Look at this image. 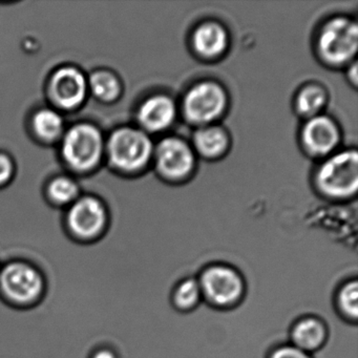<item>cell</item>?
Segmentation results:
<instances>
[{
    "label": "cell",
    "mask_w": 358,
    "mask_h": 358,
    "mask_svg": "<svg viewBox=\"0 0 358 358\" xmlns=\"http://www.w3.org/2000/svg\"><path fill=\"white\" fill-rule=\"evenodd\" d=\"M33 125L37 135L45 141H55L64 133V119L57 112L50 108L39 110L35 115Z\"/></svg>",
    "instance_id": "cell-18"
},
{
    "label": "cell",
    "mask_w": 358,
    "mask_h": 358,
    "mask_svg": "<svg viewBox=\"0 0 358 358\" xmlns=\"http://www.w3.org/2000/svg\"><path fill=\"white\" fill-rule=\"evenodd\" d=\"M318 187L334 198L353 196L358 186V158L355 150L334 155L317 171Z\"/></svg>",
    "instance_id": "cell-5"
},
{
    "label": "cell",
    "mask_w": 358,
    "mask_h": 358,
    "mask_svg": "<svg viewBox=\"0 0 358 358\" xmlns=\"http://www.w3.org/2000/svg\"><path fill=\"white\" fill-rule=\"evenodd\" d=\"M47 289L41 269L29 261L8 262L0 268V297L15 308H30L38 303Z\"/></svg>",
    "instance_id": "cell-2"
},
{
    "label": "cell",
    "mask_w": 358,
    "mask_h": 358,
    "mask_svg": "<svg viewBox=\"0 0 358 358\" xmlns=\"http://www.w3.org/2000/svg\"><path fill=\"white\" fill-rule=\"evenodd\" d=\"M196 278L203 301L213 309L229 311L238 307L246 297V280L240 270L230 264H209Z\"/></svg>",
    "instance_id": "cell-1"
},
{
    "label": "cell",
    "mask_w": 358,
    "mask_h": 358,
    "mask_svg": "<svg viewBox=\"0 0 358 358\" xmlns=\"http://www.w3.org/2000/svg\"><path fill=\"white\" fill-rule=\"evenodd\" d=\"M89 89L96 98L103 102H112L120 95L121 85L116 76L108 72H97L90 78Z\"/></svg>",
    "instance_id": "cell-19"
},
{
    "label": "cell",
    "mask_w": 358,
    "mask_h": 358,
    "mask_svg": "<svg viewBox=\"0 0 358 358\" xmlns=\"http://www.w3.org/2000/svg\"><path fill=\"white\" fill-rule=\"evenodd\" d=\"M171 303L173 311L182 314L196 311L203 301L200 285L196 276H185L171 288Z\"/></svg>",
    "instance_id": "cell-15"
},
{
    "label": "cell",
    "mask_w": 358,
    "mask_h": 358,
    "mask_svg": "<svg viewBox=\"0 0 358 358\" xmlns=\"http://www.w3.org/2000/svg\"><path fill=\"white\" fill-rule=\"evenodd\" d=\"M152 150L148 134L131 127L115 131L108 143V158L113 166L127 173L144 169L152 158Z\"/></svg>",
    "instance_id": "cell-3"
},
{
    "label": "cell",
    "mask_w": 358,
    "mask_h": 358,
    "mask_svg": "<svg viewBox=\"0 0 358 358\" xmlns=\"http://www.w3.org/2000/svg\"><path fill=\"white\" fill-rule=\"evenodd\" d=\"M87 91L89 83L78 69L66 66L56 71L52 77V97L64 110L79 108L85 101Z\"/></svg>",
    "instance_id": "cell-10"
},
{
    "label": "cell",
    "mask_w": 358,
    "mask_h": 358,
    "mask_svg": "<svg viewBox=\"0 0 358 358\" xmlns=\"http://www.w3.org/2000/svg\"><path fill=\"white\" fill-rule=\"evenodd\" d=\"M303 144L311 154L324 156L332 152L339 141V131L334 121L327 116H315L306 123L301 134Z\"/></svg>",
    "instance_id": "cell-12"
},
{
    "label": "cell",
    "mask_w": 358,
    "mask_h": 358,
    "mask_svg": "<svg viewBox=\"0 0 358 358\" xmlns=\"http://www.w3.org/2000/svg\"><path fill=\"white\" fill-rule=\"evenodd\" d=\"M334 306L343 320L356 324L358 318V282L349 278L337 289Z\"/></svg>",
    "instance_id": "cell-17"
},
{
    "label": "cell",
    "mask_w": 358,
    "mask_h": 358,
    "mask_svg": "<svg viewBox=\"0 0 358 358\" xmlns=\"http://www.w3.org/2000/svg\"><path fill=\"white\" fill-rule=\"evenodd\" d=\"M106 222L108 215L103 204L91 196L77 201L69 211V229L79 240H94L101 236L106 229Z\"/></svg>",
    "instance_id": "cell-8"
},
{
    "label": "cell",
    "mask_w": 358,
    "mask_h": 358,
    "mask_svg": "<svg viewBox=\"0 0 358 358\" xmlns=\"http://www.w3.org/2000/svg\"><path fill=\"white\" fill-rule=\"evenodd\" d=\"M89 358H120L119 354L110 347H101L90 354Z\"/></svg>",
    "instance_id": "cell-24"
},
{
    "label": "cell",
    "mask_w": 358,
    "mask_h": 358,
    "mask_svg": "<svg viewBox=\"0 0 358 358\" xmlns=\"http://www.w3.org/2000/svg\"><path fill=\"white\" fill-rule=\"evenodd\" d=\"M176 115L177 110L173 99L165 95H155L140 106L138 121L145 131L158 133L173 124Z\"/></svg>",
    "instance_id": "cell-13"
},
{
    "label": "cell",
    "mask_w": 358,
    "mask_h": 358,
    "mask_svg": "<svg viewBox=\"0 0 358 358\" xmlns=\"http://www.w3.org/2000/svg\"><path fill=\"white\" fill-rule=\"evenodd\" d=\"M358 45L357 24L345 17L331 20L318 36L320 55L329 64L339 66L355 57Z\"/></svg>",
    "instance_id": "cell-6"
},
{
    "label": "cell",
    "mask_w": 358,
    "mask_h": 358,
    "mask_svg": "<svg viewBox=\"0 0 358 358\" xmlns=\"http://www.w3.org/2000/svg\"><path fill=\"white\" fill-rule=\"evenodd\" d=\"M49 194L58 204H68L78 196L79 188L70 178L60 177L50 184Z\"/></svg>",
    "instance_id": "cell-21"
},
{
    "label": "cell",
    "mask_w": 358,
    "mask_h": 358,
    "mask_svg": "<svg viewBox=\"0 0 358 358\" xmlns=\"http://www.w3.org/2000/svg\"><path fill=\"white\" fill-rule=\"evenodd\" d=\"M227 106V96L221 85L204 81L194 85L184 98V113L190 122L207 124L219 118Z\"/></svg>",
    "instance_id": "cell-7"
},
{
    "label": "cell",
    "mask_w": 358,
    "mask_h": 358,
    "mask_svg": "<svg viewBox=\"0 0 358 358\" xmlns=\"http://www.w3.org/2000/svg\"><path fill=\"white\" fill-rule=\"evenodd\" d=\"M192 43L202 57L211 59L223 54L227 48V32L217 22H205L194 31Z\"/></svg>",
    "instance_id": "cell-14"
},
{
    "label": "cell",
    "mask_w": 358,
    "mask_h": 358,
    "mask_svg": "<svg viewBox=\"0 0 358 358\" xmlns=\"http://www.w3.org/2000/svg\"><path fill=\"white\" fill-rule=\"evenodd\" d=\"M14 165L11 159L5 155H0V185H5L13 177Z\"/></svg>",
    "instance_id": "cell-23"
},
{
    "label": "cell",
    "mask_w": 358,
    "mask_h": 358,
    "mask_svg": "<svg viewBox=\"0 0 358 358\" xmlns=\"http://www.w3.org/2000/svg\"><path fill=\"white\" fill-rule=\"evenodd\" d=\"M194 141L196 150L206 158L219 157L228 146L227 134L219 127H205L199 129Z\"/></svg>",
    "instance_id": "cell-16"
},
{
    "label": "cell",
    "mask_w": 358,
    "mask_h": 358,
    "mask_svg": "<svg viewBox=\"0 0 358 358\" xmlns=\"http://www.w3.org/2000/svg\"><path fill=\"white\" fill-rule=\"evenodd\" d=\"M267 358H313L311 354L301 351L299 348L289 343L275 345L268 353Z\"/></svg>",
    "instance_id": "cell-22"
},
{
    "label": "cell",
    "mask_w": 358,
    "mask_h": 358,
    "mask_svg": "<svg viewBox=\"0 0 358 358\" xmlns=\"http://www.w3.org/2000/svg\"><path fill=\"white\" fill-rule=\"evenodd\" d=\"M157 166L164 177L178 180L187 177L194 165L192 148L178 138H166L156 150Z\"/></svg>",
    "instance_id": "cell-9"
},
{
    "label": "cell",
    "mask_w": 358,
    "mask_h": 358,
    "mask_svg": "<svg viewBox=\"0 0 358 358\" xmlns=\"http://www.w3.org/2000/svg\"><path fill=\"white\" fill-rule=\"evenodd\" d=\"M326 92L317 85H310L303 87L297 96L296 108L299 114L312 118L317 116L326 104Z\"/></svg>",
    "instance_id": "cell-20"
},
{
    "label": "cell",
    "mask_w": 358,
    "mask_h": 358,
    "mask_svg": "<svg viewBox=\"0 0 358 358\" xmlns=\"http://www.w3.org/2000/svg\"><path fill=\"white\" fill-rule=\"evenodd\" d=\"M103 150L101 133L91 124L75 125L62 142V157L75 171H87L97 166Z\"/></svg>",
    "instance_id": "cell-4"
},
{
    "label": "cell",
    "mask_w": 358,
    "mask_h": 358,
    "mask_svg": "<svg viewBox=\"0 0 358 358\" xmlns=\"http://www.w3.org/2000/svg\"><path fill=\"white\" fill-rule=\"evenodd\" d=\"M329 338V327L320 316L303 315L293 322L289 330L291 345L308 354L324 347Z\"/></svg>",
    "instance_id": "cell-11"
}]
</instances>
